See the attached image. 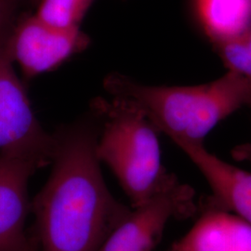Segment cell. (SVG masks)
<instances>
[{"label":"cell","instance_id":"52a82bcc","mask_svg":"<svg viewBox=\"0 0 251 251\" xmlns=\"http://www.w3.org/2000/svg\"><path fill=\"white\" fill-rule=\"evenodd\" d=\"M50 164L38 155L0 152V251H34L25 228L31 213L28 183Z\"/></svg>","mask_w":251,"mask_h":251},{"label":"cell","instance_id":"277c9868","mask_svg":"<svg viewBox=\"0 0 251 251\" xmlns=\"http://www.w3.org/2000/svg\"><path fill=\"white\" fill-rule=\"evenodd\" d=\"M10 29L0 35V152L34 154L51 163L53 133L38 121L15 71L9 52Z\"/></svg>","mask_w":251,"mask_h":251},{"label":"cell","instance_id":"2e32d148","mask_svg":"<svg viewBox=\"0 0 251 251\" xmlns=\"http://www.w3.org/2000/svg\"><path fill=\"white\" fill-rule=\"evenodd\" d=\"M171 251V249H170V250H169V251Z\"/></svg>","mask_w":251,"mask_h":251},{"label":"cell","instance_id":"6da1fadb","mask_svg":"<svg viewBox=\"0 0 251 251\" xmlns=\"http://www.w3.org/2000/svg\"><path fill=\"white\" fill-rule=\"evenodd\" d=\"M99 132L91 108L53 132L52 169L31 200L35 223L28 234L34 251H99L131 211L103 179L96 154Z\"/></svg>","mask_w":251,"mask_h":251},{"label":"cell","instance_id":"7a4b0ae2","mask_svg":"<svg viewBox=\"0 0 251 251\" xmlns=\"http://www.w3.org/2000/svg\"><path fill=\"white\" fill-rule=\"evenodd\" d=\"M103 88L110 96L132 101L178 147L204 144L216 126L251 100V81L231 71L204 85L184 87L148 86L112 73Z\"/></svg>","mask_w":251,"mask_h":251},{"label":"cell","instance_id":"8992f818","mask_svg":"<svg viewBox=\"0 0 251 251\" xmlns=\"http://www.w3.org/2000/svg\"><path fill=\"white\" fill-rule=\"evenodd\" d=\"M195 197L194 189L179 181L143 205L131 207L99 251H153L171 220H186L198 213Z\"/></svg>","mask_w":251,"mask_h":251},{"label":"cell","instance_id":"8fae6325","mask_svg":"<svg viewBox=\"0 0 251 251\" xmlns=\"http://www.w3.org/2000/svg\"><path fill=\"white\" fill-rule=\"evenodd\" d=\"M95 0H39L36 14L46 24L61 29H80Z\"/></svg>","mask_w":251,"mask_h":251},{"label":"cell","instance_id":"5bb4252c","mask_svg":"<svg viewBox=\"0 0 251 251\" xmlns=\"http://www.w3.org/2000/svg\"><path fill=\"white\" fill-rule=\"evenodd\" d=\"M250 104H251V100ZM232 156L237 161L251 163V143L235 146L232 150Z\"/></svg>","mask_w":251,"mask_h":251},{"label":"cell","instance_id":"7c38bea8","mask_svg":"<svg viewBox=\"0 0 251 251\" xmlns=\"http://www.w3.org/2000/svg\"><path fill=\"white\" fill-rule=\"evenodd\" d=\"M214 46L228 71L235 73L251 82V27Z\"/></svg>","mask_w":251,"mask_h":251},{"label":"cell","instance_id":"ba28073f","mask_svg":"<svg viewBox=\"0 0 251 251\" xmlns=\"http://www.w3.org/2000/svg\"><path fill=\"white\" fill-rule=\"evenodd\" d=\"M191 230L173 243L172 251H251V225L205 198Z\"/></svg>","mask_w":251,"mask_h":251},{"label":"cell","instance_id":"5b68a950","mask_svg":"<svg viewBox=\"0 0 251 251\" xmlns=\"http://www.w3.org/2000/svg\"><path fill=\"white\" fill-rule=\"evenodd\" d=\"M90 42V36L81 29L51 26L35 13H21L9 36V52L25 80L56 70L86 50Z\"/></svg>","mask_w":251,"mask_h":251},{"label":"cell","instance_id":"30bf717a","mask_svg":"<svg viewBox=\"0 0 251 251\" xmlns=\"http://www.w3.org/2000/svg\"><path fill=\"white\" fill-rule=\"evenodd\" d=\"M196 10L213 44L251 27V0H196Z\"/></svg>","mask_w":251,"mask_h":251},{"label":"cell","instance_id":"9a60e30c","mask_svg":"<svg viewBox=\"0 0 251 251\" xmlns=\"http://www.w3.org/2000/svg\"><path fill=\"white\" fill-rule=\"evenodd\" d=\"M28 1H30L31 3H34V4H37L39 0H28Z\"/></svg>","mask_w":251,"mask_h":251},{"label":"cell","instance_id":"9c48e42d","mask_svg":"<svg viewBox=\"0 0 251 251\" xmlns=\"http://www.w3.org/2000/svg\"><path fill=\"white\" fill-rule=\"evenodd\" d=\"M179 148L208 182L212 190L208 198L251 225V172L220 159L204 144H183Z\"/></svg>","mask_w":251,"mask_h":251},{"label":"cell","instance_id":"3957f363","mask_svg":"<svg viewBox=\"0 0 251 251\" xmlns=\"http://www.w3.org/2000/svg\"><path fill=\"white\" fill-rule=\"evenodd\" d=\"M90 108L100 119L97 157L114 173L132 208L179 182L162 163L158 130L132 101L100 97Z\"/></svg>","mask_w":251,"mask_h":251},{"label":"cell","instance_id":"4fadbf2b","mask_svg":"<svg viewBox=\"0 0 251 251\" xmlns=\"http://www.w3.org/2000/svg\"><path fill=\"white\" fill-rule=\"evenodd\" d=\"M25 0H0V35L14 25L18 18L22 2Z\"/></svg>","mask_w":251,"mask_h":251}]
</instances>
